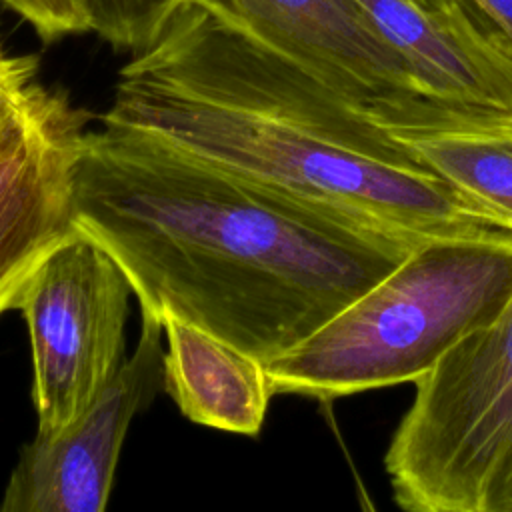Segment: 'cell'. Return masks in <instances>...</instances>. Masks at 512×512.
Listing matches in <instances>:
<instances>
[{
  "mask_svg": "<svg viewBox=\"0 0 512 512\" xmlns=\"http://www.w3.org/2000/svg\"><path fill=\"white\" fill-rule=\"evenodd\" d=\"M0 4L26 20L44 42L90 30L84 0H0Z\"/></svg>",
  "mask_w": 512,
  "mask_h": 512,
  "instance_id": "14",
  "label": "cell"
},
{
  "mask_svg": "<svg viewBox=\"0 0 512 512\" xmlns=\"http://www.w3.org/2000/svg\"><path fill=\"white\" fill-rule=\"evenodd\" d=\"M78 230L120 266L140 312L176 316L268 362L406 256L138 128L88 130Z\"/></svg>",
  "mask_w": 512,
  "mask_h": 512,
  "instance_id": "1",
  "label": "cell"
},
{
  "mask_svg": "<svg viewBox=\"0 0 512 512\" xmlns=\"http://www.w3.org/2000/svg\"><path fill=\"white\" fill-rule=\"evenodd\" d=\"M384 470L410 512H512V296L414 382Z\"/></svg>",
  "mask_w": 512,
  "mask_h": 512,
  "instance_id": "4",
  "label": "cell"
},
{
  "mask_svg": "<svg viewBox=\"0 0 512 512\" xmlns=\"http://www.w3.org/2000/svg\"><path fill=\"white\" fill-rule=\"evenodd\" d=\"M186 0H84L90 30L112 48L134 54L156 42Z\"/></svg>",
  "mask_w": 512,
  "mask_h": 512,
  "instance_id": "13",
  "label": "cell"
},
{
  "mask_svg": "<svg viewBox=\"0 0 512 512\" xmlns=\"http://www.w3.org/2000/svg\"><path fill=\"white\" fill-rule=\"evenodd\" d=\"M130 294L116 260L82 232L30 280L16 310L32 344L36 436L72 424L124 364Z\"/></svg>",
  "mask_w": 512,
  "mask_h": 512,
  "instance_id": "5",
  "label": "cell"
},
{
  "mask_svg": "<svg viewBox=\"0 0 512 512\" xmlns=\"http://www.w3.org/2000/svg\"><path fill=\"white\" fill-rule=\"evenodd\" d=\"M492 14L502 22V26L512 36V0H484Z\"/></svg>",
  "mask_w": 512,
  "mask_h": 512,
  "instance_id": "15",
  "label": "cell"
},
{
  "mask_svg": "<svg viewBox=\"0 0 512 512\" xmlns=\"http://www.w3.org/2000/svg\"><path fill=\"white\" fill-rule=\"evenodd\" d=\"M136 350L106 390L66 428L26 442L0 512H102L130 422L164 390V324L140 312Z\"/></svg>",
  "mask_w": 512,
  "mask_h": 512,
  "instance_id": "6",
  "label": "cell"
},
{
  "mask_svg": "<svg viewBox=\"0 0 512 512\" xmlns=\"http://www.w3.org/2000/svg\"><path fill=\"white\" fill-rule=\"evenodd\" d=\"M102 122L148 132L370 240L396 238L418 208L408 164H424L366 106L194 2L120 70Z\"/></svg>",
  "mask_w": 512,
  "mask_h": 512,
  "instance_id": "2",
  "label": "cell"
},
{
  "mask_svg": "<svg viewBox=\"0 0 512 512\" xmlns=\"http://www.w3.org/2000/svg\"><path fill=\"white\" fill-rule=\"evenodd\" d=\"M356 104L426 94L356 0H186Z\"/></svg>",
  "mask_w": 512,
  "mask_h": 512,
  "instance_id": "7",
  "label": "cell"
},
{
  "mask_svg": "<svg viewBox=\"0 0 512 512\" xmlns=\"http://www.w3.org/2000/svg\"><path fill=\"white\" fill-rule=\"evenodd\" d=\"M162 324L164 390L178 410L208 428L258 436L274 396L266 362L188 320L166 316Z\"/></svg>",
  "mask_w": 512,
  "mask_h": 512,
  "instance_id": "11",
  "label": "cell"
},
{
  "mask_svg": "<svg viewBox=\"0 0 512 512\" xmlns=\"http://www.w3.org/2000/svg\"><path fill=\"white\" fill-rule=\"evenodd\" d=\"M512 296V248L436 242L266 362L272 394L334 400L416 382Z\"/></svg>",
  "mask_w": 512,
  "mask_h": 512,
  "instance_id": "3",
  "label": "cell"
},
{
  "mask_svg": "<svg viewBox=\"0 0 512 512\" xmlns=\"http://www.w3.org/2000/svg\"><path fill=\"white\" fill-rule=\"evenodd\" d=\"M368 114L432 172L512 218V110L408 94L378 100Z\"/></svg>",
  "mask_w": 512,
  "mask_h": 512,
  "instance_id": "10",
  "label": "cell"
},
{
  "mask_svg": "<svg viewBox=\"0 0 512 512\" xmlns=\"http://www.w3.org/2000/svg\"><path fill=\"white\" fill-rule=\"evenodd\" d=\"M430 96L512 110V36L478 0H356Z\"/></svg>",
  "mask_w": 512,
  "mask_h": 512,
  "instance_id": "9",
  "label": "cell"
},
{
  "mask_svg": "<svg viewBox=\"0 0 512 512\" xmlns=\"http://www.w3.org/2000/svg\"><path fill=\"white\" fill-rule=\"evenodd\" d=\"M62 92L40 80L36 56L12 52L0 38V156L46 116Z\"/></svg>",
  "mask_w": 512,
  "mask_h": 512,
  "instance_id": "12",
  "label": "cell"
},
{
  "mask_svg": "<svg viewBox=\"0 0 512 512\" xmlns=\"http://www.w3.org/2000/svg\"><path fill=\"white\" fill-rule=\"evenodd\" d=\"M414 2H418V4H422V6H426V8H434V6L448 4L450 0H414Z\"/></svg>",
  "mask_w": 512,
  "mask_h": 512,
  "instance_id": "16",
  "label": "cell"
},
{
  "mask_svg": "<svg viewBox=\"0 0 512 512\" xmlns=\"http://www.w3.org/2000/svg\"><path fill=\"white\" fill-rule=\"evenodd\" d=\"M90 114L66 92L0 156V316L18 308L44 262L80 234L76 170Z\"/></svg>",
  "mask_w": 512,
  "mask_h": 512,
  "instance_id": "8",
  "label": "cell"
},
{
  "mask_svg": "<svg viewBox=\"0 0 512 512\" xmlns=\"http://www.w3.org/2000/svg\"><path fill=\"white\" fill-rule=\"evenodd\" d=\"M478 2H482V4H484V0H478Z\"/></svg>",
  "mask_w": 512,
  "mask_h": 512,
  "instance_id": "17",
  "label": "cell"
}]
</instances>
